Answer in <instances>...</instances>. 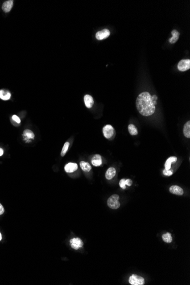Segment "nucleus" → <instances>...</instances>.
Listing matches in <instances>:
<instances>
[{
	"label": "nucleus",
	"instance_id": "13",
	"mask_svg": "<svg viewBox=\"0 0 190 285\" xmlns=\"http://www.w3.org/2000/svg\"><path fill=\"white\" fill-rule=\"evenodd\" d=\"M84 103H85V105L87 107V108H91L92 107V106L94 104V101L93 99V98L91 96H90L89 95H85L84 98Z\"/></svg>",
	"mask_w": 190,
	"mask_h": 285
},
{
	"label": "nucleus",
	"instance_id": "10",
	"mask_svg": "<svg viewBox=\"0 0 190 285\" xmlns=\"http://www.w3.org/2000/svg\"><path fill=\"white\" fill-rule=\"evenodd\" d=\"M23 139L26 142H30V140H34L35 135L34 133L29 129H26L23 131Z\"/></svg>",
	"mask_w": 190,
	"mask_h": 285
},
{
	"label": "nucleus",
	"instance_id": "27",
	"mask_svg": "<svg viewBox=\"0 0 190 285\" xmlns=\"http://www.w3.org/2000/svg\"><path fill=\"white\" fill-rule=\"evenodd\" d=\"M3 150L2 149L0 148V157L2 156L3 155Z\"/></svg>",
	"mask_w": 190,
	"mask_h": 285
},
{
	"label": "nucleus",
	"instance_id": "9",
	"mask_svg": "<svg viewBox=\"0 0 190 285\" xmlns=\"http://www.w3.org/2000/svg\"><path fill=\"white\" fill-rule=\"evenodd\" d=\"M13 5V1L10 0V1H5L2 6V10L5 12V13H8L9 12Z\"/></svg>",
	"mask_w": 190,
	"mask_h": 285
},
{
	"label": "nucleus",
	"instance_id": "17",
	"mask_svg": "<svg viewBox=\"0 0 190 285\" xmlns=\"http://www.w3.org/2000/svg\"><path fill=\"white\" fill-rule=\"evenodd\" d=\"M132 183H133V182H132V180L130 179H122L120 181L119 185H120V186L122 189H125L126 188V185H128V186H131V185H132Z\"/></svg>",
	"mask_w": 190,
	"mask_h": 285
},
{
	"label": "nucleus",
	"instance_id": "22",
	"mask_svg": "<svg viewBox=\"0 0 190 285\" xmlns=\"http://www.w3.org/2000/svg\"><path fill=\"white\" fill-rule=\"evenodd\" d=\"M128 130H129V133L132 136H135V135H137L138 134V130H137V129L136 128V127L134 125H133V124L129 125V126H128Z\"/></svg>",
	"mask_w": 190,
	"mask_h": 285
},
{
	"label": "nucleus",
	"instance_id": "5",
	"mask_svg": "<svg viewBox=\"0 0 190 285\" xmlns=\"http://www.w3.org/2000/svg\"><path fill=\"white\" fill-rule=\"evenodd\" d=\"M178 68L180 71H186L190 68V59H183L181 60L178 64Z\"/></svg>",
	"mask_w": 190,
	"mask_h": 285
},
{
	"label": "nucleus",
	"instance_id": "2",
	"mask_svg": "<svg viewBox=\"0 0 190 285\" xmlns=\"http://www.w3.org/2000/svg\"><path fill=\"white\" fill-rule=\"evenodd\" d=\"M120 197L117 194L112 195L107 201L108 206L113 210L118 209L120 207V203L119 202Z\"/></svg>",
	"mask_w": 190,
	"mask_h": 285
},
{
	"label": "nucleus",
	"instance_id": "4",
	"mask_svg": "<svg viewBox=\"0 0 190 285\" xmlns=\"http://www.w3.org/2000/svg\"><path fill=\"white\" fill-rule=\"evenodd\" d=\"M104 136L106 139H109L113 137L115 133V129L111 125H106L102 129Z\"/></svg>",
	"mask_w": 190,
	"mask_h": 285
},
{
	"label": "nucleus",
	"instance_id": "18",
	"mask_svg": "<svg viewBox=\"0 0 190 285\" xmlns=\"http://www.w3.org/2000/svg\"><path fill=\"white\" fill-rule=\"evenodd\" d=\"M80 166L82 170L85 172H89L92 169V167L90 164L85 161H81L80 163Z\"/></svg>",
	"mask_w": 190,
	"mask_h": 285
},
{
	"label": "nucleus",
	"instance_id": "8",
	"mask_svg": "<svg viewBox=\"0 0 190 285\" xmlns=\"http://www.w3.org/2000/svg\"><path fill=\"white\" fill-rule=\"evenodd\" d=\"M169 191L171 194L179 196L183 195L184 194L183 190L178 185H174L171 186L169 189Z\"/></svg>",
	"mask_w": 190,
	"mask_h": 285
},
{
	"label": "nucleus",
	"instance_id": "3",
	"mask_svg": "<svg viewBox=\"0 0 190 285\" xmlns=\"http://www.w3.org/2000/svg\"><path fill=\"white\" fill-rule=\"evenodd\" d=\"M129 282L132 285H144L145 284V279L141 276L133 274L129 279Z\"/></svg>",
	"mask_w": 190,
	"mask_h": 285
},
{
	"label": "nucleus",
	"instance_id": "24",
	"mask_svg": "<svg viewBox=\"0 0 190 285\" xmlns=\"http://www.w3.org/2000/svg\"><path fill=\"white\" fill-rule=\"evenodd\" d=\"M12 119L13 121H15V122H17V124H19L21 122V120H20V118L16 115H13L12 116Z\"/></svg>",
	"mask_w": 190,
	"mask_h": 285
},
{
	"label": "nucleus",
	"instance_id": "23",
	"mask_svg": "<svg viewBox=\"0 0 190 285\" xmlns=\"http://www.w3.org/2000/svg\"><path fill=\"white\" fill-rule=\"evenodd\" d=\"M69 146H70V142H66L64 143V145L63 147L61 152V157H64L66 155V153L67 152V150L68 149Z\"/></svg>",
	"mask_w": 190,
	"mask_h": 285
},
{
	"label": "nucleus",
	"instance_id": "26",
	"mask_svg": "<svg viewBox=\"0 0 190 285\" xmlns=\"http://www.w3.org/2000/svg\"><path fill=\"white\" fill-rule=\"evenodd\" d=\"M4 211H5L4 208H3V206H2V205L0 203V215H1V214H3L4 213Z\"/></svg>",
	"mask_w": 190,
	"mask_h": 285
},
{
	"label": "nucleus",
	"instance_id": "6",
	"mask_svg": "<svg viewBox=\"0 0 190 285\" xmlns=\"http://www.w3.org/2000/svg\"><path fill=\"white\" fill-rule=\"evenodd\" d=\"M70 245L73 249L78 250L83 246V242L80 238H73L70 240Z\"/></svg>",
	"mask_w": 190,
	"mask_h": 285
},
{
	"label": "nucleus",
	"instance_id": "16",
	"mask_svg": "<svg viewBox=\"0 0 190 285\" xmlns=\"http://www.w3.org/2000/svg\"><path fill=\"white\" fill-rule=\"evenodd\" d=\"M11 97L10 93L4 89L0 90V99L3 100H8L10 99Z\"/></svg>",
	"mask_w": 190,
	"mask_h": 285
},
{
	"label": "nucleus",
	"instance_id": "12",
	"mask_svg": "<svg viewBox=\"0 0 190 285\" xmlns=\"http://www.w3.org/2000/svg\"><path fill=\"white\" fill-rule=\"evenodd\" d=\"M92 164L96 167L100 166L102 164V156L99 154H96L92 157L91 159Z\"/></svg>",
	"mask_w": 190,
	"mask_h": 285
},
{
	"label": "nucleus",
	"instance_id": "15",
	"mask_svg": "<svg viewBox=\"0 0 190 285\" xmlns=\"http://www.w3.org/2000/svg\"><path fill=\"white\" fill-rule=\"evenodd\" d=\"M176 160H177V158L176 157H171L169 158L164 164L165 169L167 170H169L171 169V163H175Z\"/></svg>",
	"mask_w": 190,
	"mask_h": 285
},
{
	"label": "nucleus",
	"instance_id": "28",
	"mask_svg": "<svg viewBox=\"0 0 190 285\" xmlns=\"http://www.w3.org/2000/svg\"><path fill=\"white\" fill-rule=\"evenodd\" d=\"M1 240H2V235H1V233H0V241H1Z\"/></svg>",
	"mask_w": 190,
	"mask_h": 285
},
{
	"label": "nucleus",
	"instance_id": "7",
	"mask_svg": "<svg viewBox=\"0 0 190 285\" xmlns=\"http://www.w3.org/2000/svg\"><path fill=\"white\" fill-rule=\"evenodd\" d=\"M111 34L110 31L107 29H103L102 31L97 32L96 34V38L98 40H102L107 38Z\"/></svg>",
	"mask_w": 190,
	"mask_h": 285
},
{
	"label": "nucleus",
	"instance_id": "25",
	"mask_svg": "<svg viewBox=\"0 0 190 285\" xmlns=\"http://www.w3.org/2000/svg\"><path fill=\"white\" fill-rule=\"evenodd\" d=\"M163 174L166 176H171L173 175V172L170 170H167L165 169L163 170Z\"/></svg>",
	"mask_w": 190,
	"mask_h": 285
},
{
	"label": "nucleus",
	"instance_id": "20",
	"mask_svg": "<svg viewBox=\"0 0 190 285\" xmlns=\"http://www.w3.org/2000/svg\"><path fill=\"white\" fill-rule=\"evenodd\" d=\"M183 133L186 138H190V121L187 122L183 128Z\"/></svg>",
	"mask_w": 190,
	"mask_h": 285
},
{
	"label": "nucleus",
	"instance_id": "1",
	"mask_svg": "<svg viewBox=\"0 0 190 285\" xmlns=\"http://www.w3.org/2000/svg\"><path fill=\"white\" fill-rule=\"evenodd\" d=\"M157 96H153L147 92L140 93L136 100V107L139 113L144 116H149L153 114L155 111Z\"/></svg>",
	"mask_w": 190,
	"mask_h": 285
},
{
	"label": "nucleus",
	"instance_id": "14",
	"mask_svg": "<svg viewBox=\"0 0 190 285\" xmlns=\"http://www.w3.org/2000/svg\"><path fill=\"white\" fill-rule=\"evenodd\" d=\"M116 173V169L114 167L109 168L105 173V178L108 180H111L115 176Z\"/></svg>",
	"mask_w": 190,
	"mask_h": 285
},
{
	"label": "nucleus",
	"instance_id": "19",
	"mask_svg": "<svg viewBox=\"0 0 190 285\" xmlns=\"http://www.w3.org/2000/svg\"><path fill=\"white\" fill-rule=\"evenodd\" d=\"M171 34L173 35V37H171L169 41L171 43H175L178 40V39L179 38L180 34L178 31H176L175 30H173L171 31Z\"/></svg>",
	"mask_w": 190,
	"mask_h": 285
},
{
	"label": "nucleus",
	"instance_id": "11",
	"mask_svg": "<svg viewBox=\"0 0 190 285\" xmlns=\"http://www.w3.org/2000/svg\"><path fill=\"white\" fill-rule=\"evenodd\" d=\"M78 168V166H77V165L75 163H68V164H67L65 167H64V170L66 172H68V173H71V172H75L76 170H77Z\"/></svg>",
	"mask_w": 190,
	"mask_h": 285
},
{
	"label": "nucleus",
	"instance_id": "21",
	"mask_svg": "<svg viewBox=\"0 0 190 285\" xmlns=\"http://www.w3.org/2000/svg\"><path fill=\"white\" fill-rule=\"evenodd\" d=\"M162 239L164 242L170 243L173 241V238L170 233H166L162 235Z\"/></svg>",
	"mask_w": 190,
	"mask_h": 285
}]
</instances>
